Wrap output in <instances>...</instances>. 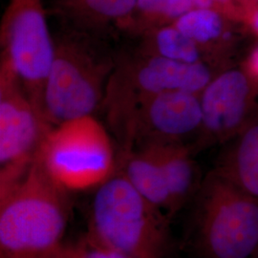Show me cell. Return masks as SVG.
Listing matches in <instances>:
<instances>
[{
    "label": "cell",
    "mask_w": 258,
    "mask_h": 258,
    "mask_svg": "<svg viewBox=\"0 0 258 258\" xmlns=\"http://www.w3.org/2000/svg\"><path fill=\"white\" fill-rule=\"evenodd\" d=\"M69 191L36 159L0 192V258H49L64 244L71 218Z\"/></svg>",
    "instance_id": "1"
},
{
    "label": "cell",
    "mask_w": 258,
    "mask_h": 258,
    "mask_svg": "<svg viewBox=\"0 0 258 258\" xmlns=\"http://www.w3.org/2000/svg\"><path fill=\"white\" fill-rule=\"evenodd\" d=\"M117 58L102 37L70 28L54 36L43 95L47 122L55 127L102 108Z\"/></svg>",
    "instance_id": "2"
},
{
    "label": "cell",
    "mask_w": 258,
    "mask_h": 258,
    "mask_svg": "<svg viewBox=\"0 0 258 258\" xmlns=\"http://www.w3.org/2000/svg\"><path fill=\"white\" fill-rule=\"evenodd\" d=\"M95 189L87 239L125 258H166L171 218L146 200L119 170Z\"/></svg>",
    "instance_id": "3"
},
{
    "label": "cell",
    "mask_w": 258,
    "mask_h": 258,
    "mask_svg": "<svg viewBox=\"0 0 258 258\" xmlns=\"http://www.w3.org/2000/svg\"><path fill=\"white\" fill-rule=\"evenodd\" d=\"M189 205L186 245L197 258H258V199L212 170Z\"/></svg>",
    "instance_id": "4"
},
{
    "label": "cell",
    "mask_w": 258,
    "mask_h": 258,
    "mask_svg": "<svg viewBox=\"0 0 258 258\" xmlns=\"http://www.w3.org/2000/svg\"><path fill=\"white\" fill-rule=\"evenodd\" d=\"M213 78L211 65L182 63L136 49L118 55L102 108L120 144L133 115L148 100L175 90L201 95Z\"/></svg>",
    "instance_id": "5"
},
{
    "label": "cell",
    "mask_w": 258,
    "mask_h": 258,
    "mask_svg": "<svg viewBox=\"0 0 258 258\" xmlns=\"http://www.w3.org/2000/svg\"><path fill=\"white\" fill-rule=\"evenodd\" d=\"M37 159L67 191L97 188L118 170L114 145L94 116L67 120L51 129Z\"/></svg>",
    "instance_id": "6"
},
{
    "label": "cell",
    "mask_w": 258,
    "mask_h": 258,
    "mask_svg": "<svg viewBox=\"0 0 258 258\" xmlns=\"http://www.w3.org/2000/svg\"><path fill=\"white\" fill-rule=\"evenodd\" d=\"M0 45L1 58L15 69L37 113L49 124L43 95L54 54V36L47 23L43 0H9L1 21Z\"/></svg>",
    "instance_id": "7"
},
{
    "label": "cell",
    "mask_w": 258,
    "mask_h": 258,
    "mask_svg": "<svg viewBox=\"0 0 258 258\" xmlns=\"http://www.w3.org/2000/svg\"><path fill=\"white\" fill-rule=\"evenodd\" d=\"M51 129L15 69L0 58V191L26 173Z\"/></svg>",
    "instance_id": "8"
},
{
    "label": "cell",
    "mask_w": 258,
    "mask_h": 258,
    "mask_svg": "<svg viewBox=\"0 0 258 258\" xmlns=\"http://www.w3.org/2000/svg\"><path fill=\"white\" fill-rule=\"evenodd\" d=\"M202 124L200 95L181 90L161 93L135 112L120 142V152L157 144H183L192 148Z\"/></svg>",
    "instance_id": "9"
},
{
    "label": "cell",
    "mask_w": 258,
    "mask_h": 258,
    "mask_svg": "<svg viewBox=\"0 0 258 258\" xmlns=\"http://www.w3.org/2000/svg\"><path fill=\"white\" fill-rule=\"evenodd\" d=\"M253 83L239 70H229L212 79L200 95L203 124L192 147L194 152L227 143L245 127Z\"/></svg>",
    "instance_id": "10"
},
{
    "label": "cell",
    "mask_w": 258,
    "mask_h": 258,
    "mask_svg": "<svg viewBox=\"0 0 258 258\" xmlns=\"http://www.w3.org/2000/svg\"><path fill=\"white\" fill-rule=\"evenodd\" d=\"M58 13L70 29L103 38L113 26L120 29L137 0H56Z\"/></svg>",
    "instance_id": "11"
},
{
    "label": "cell",
    "mask_w": 258,
    "mask_h": 258,
    "mask_svg": "<svg viewBox=\"0 0 258 258\" xmlns=\"http://www.w3.org/2000/svg\"><path fill=\"white\" fill-rule=\"evenodd\" d=\"M144 147L152 148L162 167L175 216L191 203L203 182L194 161V151L189 146L183 144H157Z\"/></svg>",
    "instance_id": "12"
},
{
    "label": "cell",
    "mask_w": 258,
    "mask_h": 258,
    "mask_svg": "<svg viewBox=\"0 0 258 258\" xmlns=\"http://www.w3.org/2000/svg\"><path fill=\"white\" fill-rule=\"evenodd\" d=\"M118 170L146 200L173 219L166 177L152 148L139 147L120 152Z\"/></svg>",
    "instance_id": "13"
},
{
    "label": "cell",
    "mask_w": 258,
    "mask_h": 258,
    "mask_svg": "<svg viewBox=\"0 0 258 258\" xmlns=\"http://www.w3.org/2000/svg\"><path fill=\"white\" fill-rule=\"evenodd\" d=\"M226 144L213 170L258 199V122L246 125Z\"/></svg>",
    "instance_id": "14"
},
{
    "label": "cell",
    "mask_w": 258,
    "mask_h": 258,
    "mask_svg": "<svg viewBox=\"0 0 258 258\" xmlns=\"http://www.w3.org/2000/svg\"><path fill=\"white\" fill-rule=\"evenodd\" d=\"M227 19H230L215 10L194 8L172 25L192 39L212 65L220 60L230 42Z\"/></svg>",
    "instance_id": "15"
},
{
    "label": "cell",
    "mask_w": 258,
    "mask_h": 258,
    "mask_svg": "<svg viewBox=\"0 0 258 258\" xmlns=\"http://www.w3.org/2000/svg\"><path fill=\"white\" fill-rule=\"evenodd\" d=\"M137 49L182 63L212 66L202 49L172 24L158 28L140 37Z\"/></svg>",
    "instance_id": "16"
},
{
    "label": "cell",
    "mask_w": 258,
    "mask_h": 258,
    "mask_svg": "<svg viewBox=\"0 0 258 258\" xmlns=\"http://www.w3.org/2000/svg\"><path fill=\"white\" fill-rule=\"evenodd\" d=\"M194 8L191 0H137L135 9L120 30L143 37L155 29L171 25Z\"/></svg>",
    "instance_id": "17"
},
{
    "label": "cell",
    "mask_w": 258,
    "mask_h": 258,
    "mask_svg": "<svg viewBox=\"0 0 258 258\" xmlns=\"http://www.w3.org/2000/svg\"><path fill=\"white\" fill-rule=\"evenodd\" d=\"M194 7L215 10L230 19H242L244 5L242 0H192Z\"/></svg>",
    "instance_id": "18"
},
{
    "label": "cell",
    "mask_w": 258,
    "mask_h": 258,
    "mask_svg": "<svg viewBox=\"0 0 258 258\" xmlns=\"http://www.w3.org/2000/svg\"><path fill=\"white\" fill-rule=\"evenodd\" d=\"M49 258H87L83 238L74 244L64 243Z\"/></svg>",
    "instance_id": "19"
},
{
    "label": "cell",
    "mask_w": 258,
    "mask_h": 258,
    "mask_svg": "<svg viewBox=\"0 0 258 258\" xmlns=\"http://www.w3.org/2000/svg\"><path fill=\"white\" fill-rule=\"evenodd\" d=\"M83 240L87 258H125L114 251H111L109 249H104L94 244L85 236L83 237Z\"/></svg>",
    "instance_id": "20"
},
{
    "label": "cell",
    "mask_w": 258,
    "mask_h": 258,
    "mask_svg": "<svg viewBox=\"0 0 258 258\" xmlns=\"http://www.w3.org/2000/svg\"><path fill=\"white\" fill-rule=\"evenodd\" d=\"M242 20H244L251 31L258 36V5L247 3L244 7Z\"/></svg>",
    "instance_id": "21"
},
{
    "label": "cell",
    "mask_w": 258,
    "mask_h": 258,
    "mask_svg": "<svg viewBox=\"0 0 258 258\" xmlns=\"http://www.w3.org/2000/svg\"><path fill=\"white\" fill-rule=\"evenodd\" d=\"M245 69L250 80L253 83H258V47L250 53L246 61Z\"/></svg>",
    "instance_id": "22"
},
{
    "label": "cell",
    "mask_w": 258,
    "mask_h": 258,
    "mask_svg": "<svg viewBox=\"0 0 258 258\" xmlns=\"http://www.w3.org/2000/svg\"><path fill=\"white\" fill-rule=\"evenodd\" d=\"M247 3H252V4H256V5H258V0H245L244 6H245Z\"/></svg>",
    "instance_id": "23"
},
{
    "label": "cell",
    "mask_w": 258,
    "mask_h": 258,
    "mask_svg": "<svg viewBox=\"0 0 258 258\" xmlns=\"http://www.w3.org/2000/svg\"><path fill=\"white\" fill-rule=\"evenodd\" d=\"M242 1H243V5H244L245 4V0H242Z\"/></svg>",
    "instance_id": "24"
}]
</instances>
